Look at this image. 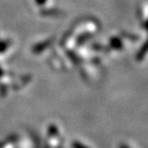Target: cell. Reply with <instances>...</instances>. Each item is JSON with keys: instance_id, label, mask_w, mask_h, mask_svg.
<instances>
[{"instance_id": "3957f363", "label": "cell", "mask_w": 148, "mask_h": 148, "mask_svg": "<svg viewBox=\"0 0 148 148\" xmlns=\"http://www.w3.org/2000/svg\"><path fill=\"white\" fill-rule=\"evenodd\" d=\"M119 148H129L127 145H125V144H121V145L119 146Z\"/></svg>"}, {"instance_id": "7a4b0ae2", "label": "cell", "mask_w": 148, "mask_h": 148, "mask_svg": "<svg viewBox=\"0 0 148 148\" xmlns=\"http://www.w3.org/2000/svg\"><path fill=\"white\" fill-rule=\"evenodd\" d=\"M73 147L74 148H87L85 145H83V144L79 143H75L73 144Z\"/></svg>"}, {"instance_id": "6da1fadb", "label": "cell", "mask_w": 148, "mask_h": 148, "mask_svg": "<svg viewBox=\"0 0 148 148\" xmlns=\"http://www.w3.org/2000/svg\"><path fill=\"white\" fill-rule=\"evenodd\" d=\"M111 44L112 45V47H117V48H120V47L122 46L121 42L118 40H116V38H114V40H112Z\"/></svg>"}]
</instances>
